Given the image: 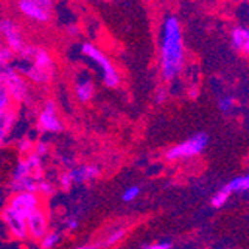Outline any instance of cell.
<instances>
[{
    "mask_svg": "<svg viewBox=\"0 0 249 249\" xmlns=\"http://www.w3.org/2000/svg\"><path fill=\"white\" fill-rule=\"evenodd\" d=\"M75 91H76V97H78L81 102L87 103V102L91 100L93 96H94V84H93V81H89V79L81 81V82L76 85Z\"/></svg>",
    "mask_w": 249,
    "mask_h": 249,
    "instance_id": "15",
    "label": "cell"
},
{
    "mask_svg": "<svg viewBox=\"0 0 249 249\" xmlns=\"http://www.w3.org/2000/svg\"><path fill=\"white\" fill-rule=\"evenodd\" d=\"M12 54L14 53L8 47H2V45H0V69H3V67L8 66V63L12 58Z\"/></svg>",
    "mask_w": 249,
    "mask_h": 249,
    "instance_id": "25",
    "label": "cell"
},
{
    "mask_svg": "<svg viewBox=\"0 0 249 249\" xmlns=\"http://www.w3.org/2000/svg\"><path fill=\"white\" fill-rule=\"evenodd\" d=\"M0 35H2V37L5 39L8 48L12 53H17L18 55H21L29 47L18 24L9 18L0 19Z\"/></svg>",
    "mask_w": 249,
    "mask_h": 249,
    "instance_id": "6",
    "label": "cell"
},
{
    "mask_svg": "<svg viewBox=\"0 0 249 249\" xmlns=\"http://www.w3.org/2000/svg\"><path fill=\"white\" fill-rule=\"evenodd\" d=\"M82 54L85 57H88L89 60H93L102 71V75H103V82L110 87V88H115L120 85V75L117 72V69L112 64V61L99 50L96 48L93 43H84L82 48H81Z\"/></svg>",
    "mask_w": 249,
    "mask_h": 249,
    "instance_id": "3",
    "label": "cell"
},
{
    "mask_svg": "<svg viewBox=\"0 0 249 249\" xmlns=\"http://www.w3.org/2000/svg\"><path fill=\"white\" fill-rule=\"evenodd\" d=\"M234 105H236V100L231 96H225V97L219 99V102H218V107L221 112H224V114L230 112L234 107Z\"/></svg>",
    "mask_w": 249,
    "mask_h": 249,
    "instance_id": "22",
    "label": "cell"
},
{
    "mask_svg": "<svg viewBox=\"0 0 249 249\" xmlns=\"http://www.w3.org/2000/svg\"><path fill=\"white\" fill-rule=\"evenodd\" d=\"M75 249H97L96 245H82V246H78Z\"/></svg>",
    "mask_w": 249,
    "mask_h": 249,
    "instance_id": "33",
    "label": "cell"
},
{
    "mask_svg": "<svg viewBox=\"0 0 249 249\" xmlns=\"http://www.w3.org/2000/svg\"><path fill=\"white\" fill-rule=\"evenodd\" d=\"M35 154L37 155V157H43V155H47L48 154V143H45L43 141H39L36 145H35Z\"/></svg>",
    "mask_w": 249,
    "mask_h": 249,
    "instance_id": "28",
    "label": "cell"
},
{
    "mask_svg": "<svg viewBox=\"0 0 249 249\" xmlns=\"http://www.w3.org/2000/svg\"><path fill=\"white\" fill-rule=\"evenodd\" d=\"M72 179H71V176H69V173H63L61 176H60V185H61V188L63 190H69L71 187H72Z\"/></svg>",
    "mask_w": 249,
    "mask_h": 249,
    "instance_id": "31",
    "label": "cell"
},
{
    "mask_svg": "<svg viewBox=\"0 0 249 249\" xmlns=\"http://www.w3.org/2000/svg\"><path fill=\"white\" fill-rule=\"evenodd\" d=\"M39 125L42 130L50 133H58L63 130V124L57 117V106L53 100L45 103V107L39 115Z\"/></svg>",
    "mask_w": 249,
    "mask_h": 249,
    "instance_id": "8",
    "label": "cell"
},
{
    "mask_svg": "<svg viewBox=\"0 0 249 249\" xmlns=\"http://www.w3.org/2000/svg\"><path fill=\"white\" fill-rule=\"evenodd\" d=\"M142 249H172V243L170 242H158V243L145 245Z\"/></svg>",
    "mask_w": 249,
    "mask_h": 249,
    "instance_id": "30",
    "label": "cell"
},
{
    "mask_svg": "<svg viewBox=\"0 0 249 249\" xmlns=\"http://www.w3.org/2000/svg\"><path fill=\"white\" fill-rule=\"evenodd\" d=\"M33 149H35V145L32 143V141H29V139L19 141V143H18V151L19 152H22V154H30Z\"/></svg>",
    "mask_w": 249,
    "mask_h": 249,
    "instance_id": "27",
    "label": "cell"
},
{
    "mask_svg": "<svg viewBox=\"0 0 249 249\" xmlns=\"http://www.w3.org/2000/svg\"><path fill=\"white\" fill-rule=\"evenodd\" d=\"M17 72L21 75H24L27 79H30L32 82H36V84H47L51 81L53 78V73H48V72H43L37 67H35L33 64H29V66H18Z\"/></svg>",
    "mask_w": 249,
    "mask_h": 249,
    "instance_id": "13",
    "label": "cell"
},
{
    "mask_svg": "<svg viewBox=\"0 0 249 249\" xmlns=\"http://www.w3.org/2000/svg\"><path fill=\"white\" fill-rule=\"evenodd\" d=\"M0 84L5 87L11 99L15 102H24L29 96V87L24 78L9 66L0 69Z\"/></svg>",
    "mask_w": 249,
    "mask_h": 249,
    "instance_id": "4",
    "label": "cell"
},
{
    "mask_svg": "<svg viewBox=\"0 0 249 249\" xmlns=\"http://www.w3.org/2000/svg\"><path fill=\"white\" fill-rule=\"evenodd\" d=\"M167 97H169V93H167V89L166 88H158L157 89V93H155V103H158V105H163L166 100H167Z\"/></svg>",
    "mask_w": 249,
    "mask_h": 249,
    "instance_id": "29",
    "label": "cell"
},
{
    "mask_svg": "<svg viewBox=\"0 0 249 249\" xmlns=\"http://www.w3.org/2000/svg\"><path fill=\"white\" fill-rule=\"evenodd\" d=\"M37 193L43 194V196H51L54 193V187L53 184H50L48 180H40V182H37Z\"/></svg>",
    "mask_w": 249,
    "mask_h": 249,
    "instance_id": "26",
    "label": "cell"
},
{
    "mask_svg": "<svg viewBox=\"0 0 249 249\" xmlns=\"http://www.w3.org/2000/svg\"><path fill=\"white\" fill-rule=\"evenodd\" d=\"M233 193L229 190V187L227 185H224L222 188H219L213 196H212V198H211V203H212V206L213 208H222L225 203L229 201V198H230V196H231Z\"/></svg>",
    "mask_w": 249,
    "mask_h": 249,
    "instance_id": "18",
    "label": "cell"
},
{
    "mask_svg": "<svg viewBox=\"0 0 249 249\" xmlns=\"http://www.w3.org/2000/svg\"><path fill=\"white\" fill-rule=\"evenodd\" d=\"M231 47L242 54L249 55V29L243 26H237L231 30Z\"/></svg>",
    "mask_w": 249,
    "mask_h": 249,
    "instance_id": "12",
    "label": "cell"
},
{
    "mask_svg": "<svg viewBox=\"0 0 249 249\" xmlns=\"http://www.w3.org/2000/svg\"><path fill=\"white\" fill-rule=\"evenodd\" d=\"M2 219L6 224L8 230L12 233L14 237L17 239H26L29 236L27 231V222L24 218H21L19 215H17L11 208H5L2 212Z\"/></svg>",
    "mask_w": 249,
    "mask_h": 249,
    "instance_id": "10",
    "label": "cell"
},
{
    "mask_svg": "<svg viewBox=\"0 0 249 249\" xmlns=\"http://www.w3.org/2000/svg\"><path fill=\"white\" fill-rule=\"evenodd\" d=\"M66 229L67 230H76L78 229V219L75 218H69L66 221Z\"/></svg>",
    "mask_w": 249,
    "mask_h": 249,
    "instance_id": "32",
    "label": "cell"
},
{
    "mask_svg": "<svg viewBox=\"0 0 249 249\" xmlns=\"http://www.w3.org/2000/svg\"><path fill=\"white\" fill-rule=\"evenodd\" d=\"M14 120H15V114L11 109L6 110L5 114L0 115V146H2V143H3V141L6 138V134L12 128Z\"/></svg>",
    "mask_w": 249,
    "mask_h": 249,
    "instance_id": "16",
    "label": "cell"
},
{
    "mask_svg": "<svg viewBox=\"0 0 249 249\" xmlns=\"http://www.w3.org/2000/svg\"><path fill=\"white\" fill-rule=\"evenodd\" d=\"M27 231L33 239H43L48 234V216L42 208L36 209L27 218Z\"/></svg>",
    "mask_w": 249,
    "mask_h": 249,
    "instance_id": "9",
    "label": "cell"
},
{
    "mask_svg": "<svg viewBox=\"0 0 249 249\" xmlns=\"http://www.w3.org/2000/svg\"><path fill=\"white\" fill-rule=\"evenodd\" d=\"M67 173H69L73 184H82V182H88V180L96 179L100 175V169L97 166L87 164L81 167H73Z\"/></svg>",
    "mask_w": 249,
    "mask_h": 249,
    "instance_id": "11",
    "label": "cell"
},
{
    "mask_svg": "<svg viewBox=\"0 0 249 249\" xmlns=\"http://www.w3.org/2000/svg\"><path fill=\"white\" fill-rule=\"evenodd\" d=\"M60 239H61V236L57 231H51L42 239L40 246H42V249H53L60 242Z\"/></svg>",
    "mask_w": 249,
    "mask_h": 249,
    "instance_id": "20",
    "label": "cell"
},
{
    "mask_svg": "<svg viewBox=\"0 0 249 249\" xmlns=\"http://www.w3.org/2000/svg\"><path fill=\"white\" fill-rule=\"evenodd\" d=\"M18 9L27 18L47 24L53 18V2L50 0H19Z\"/></svg>",
    "mask_w": 249,
    "mask_h": 249,
    "instance_id": "5",
    "label": "cell"
},
{
    "mask_svg": "<svg viewBox=\"0 0 249 249\" xmlns=\"http://www.w3.org/2000/svg\"><path fill=\"white\" fill-rule=\"evenodd\" d=\"M11 190L15 194H18V193H32V194H36L37 193V180H35L32 176L30 178H24V179H21V180H12Z\"/></svg>",
    "mask_w": 249,
    "mask_h": 249,
    "instance_id": "14",
    "label": "cell"
},
{
    "mask_svg": "<svg viewBox=\"0 0 249 249\" xmlns=\"http://www.w3.org/2000/svg\"><path fill=\"white\" fill-rule=\"evenodd\" d=\"M33 178L32 175V170L29 167V164L26 163V160H21L18 161L15 170H14V176H12V180H21V179H24V178Z\"/></svg>",
    "mask_w": 249,
    "mask_h": 249,
    "instance_id": "19",
    "label": "cell"
},
{
    "mask_svg": "<svg viewBox=\"0 0 249 249\" xmlns=\"http://www.w3.org/2000/svg\"><path fill=\"white\" fill-rule=\"evenodd\" d=\"M139 194H141V188H139V187H136V185H133V187L125 188L121 197H123V200H124L125 203H130V201H133V200L138 198Z\"/></svg>",
    "mask_w": 249,
    "mask_h": 249,
    "instance_id": "23",
    "label": "cell"
},
{
    "mask_svg": "<svg viewBox=\"0 0 249 249\" xmlns=\"http://www.w3.org/2000/svg\"><path fill=\"white\" fill-rule=\"evenodd\" d=\"M9 105H11V96L8 94L5 87L0 84V115L9 110Z\"/></svg>",
    "mask_w": 249,
    "mask_h": 249,
    "instance_id": "21",
    "label": "cell"
},
{
    "mask_svg": "<svg viewBox=\"0 0 249 249\" xmlns=\"http://www.w3.org/2000/svg\"><path fill=\"white\" fill-rule=\"evenodd\" d=\"M229 190L231 193H243V191H249V173L237 176L234 179H231L227 184Z\"/></svg>",
    "mask_w": 249,
    "mask_h": 249,
    "instance_id": "17",
    "label": "cell"
},
{
    "mask_svg": "<svg viewBox=\"0 0 249 249\" xmlns=\"http://www.w3.org/2000/svg\"><path fill=\"white\" fill-rule=\"evenodd\" d=\"M161 75L166 81H173L182 72L185 64L184 36L178 17L169 15L163 24L161 50H160Z\"/></svg>",
    "mask_w": 249,
    "mask_h": 249,
    "instance_id": "1",
    "label": "cell"
},
{
    "mask_svg": "<svg viewBox=\"0 0 249 249\" xmlns=\"http://www.w3.org/2000/svg\"><path fill=\"white\" fill-rule=\"evenodd\" d=\"M8 208H11L17 215H19L21 218H24L27 221V218L36 209L40 208V200L36 194H32V193H18L11 198Z\"/></svg>",
    "mask_w": 249,
    "mask_h": 249,
    "instance_id": "7",
    "label": "cell"
},
{
    "mask_svg": "<svg viewBox=\"0 0 249 249\" xmlns=\"http://www.w3.org/2000/svg\"><path fill=\"white\" fill-rule=\"evenodd\" d=\"M124 234H125V230H115L114 233H110L109 236H107V239L103 242V246H114L115 243H118L123 237H124Z\"/></svg>",
    "mask_w": 249,
    "mask_h": 249,
    "instance_id": "24",
    "label": "cell"
},
{
    "mask_svg": "<svg viewBox=\"0 0 249 249\" xmlns=\"http://www.w3.org/2000/svg\"><path fill=\"white\" fill-rule=\"evenodd\" d=\"M209 143V136L206 133H197L182 143L175 145L166 152V158L169 161H176V160H184V158H193L200 155L203 151L206 149Z\"/></svg>",
    "mask_w": 249,
    "mask_h": 249,
    "instance_id": "2",
    "label": "cell"
}]
</instances>
